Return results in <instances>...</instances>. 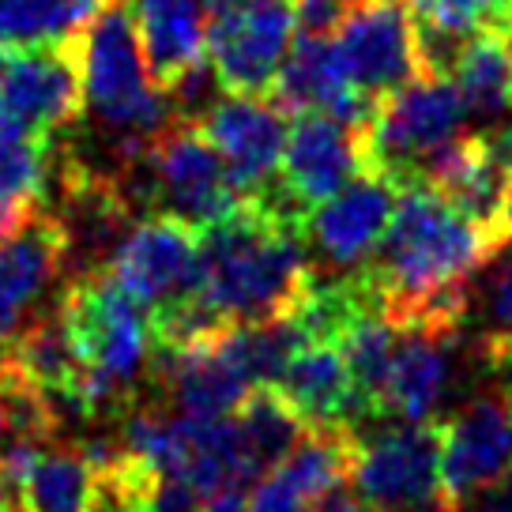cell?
<instances>
[{"label":"cell","instance_id":"6da1fadb","mask_svg":"<svg viewBox=\"0 0 512 512\" xmlns=\"http://www.w3.org/2000/svg\"><path fill=\"white\" fill-rule=\"evenodd\" d=\"M505 249L494 230L471 223L430 185L400 189L396 215L362 275L381 313L407 324H467L475 275Z\"/></svg>","mask_w":512,"mask_h":512},{"label":"cell","instance_id":"7a4b0ae2","mask_svg":"<svg viewBox=\"0 0 512 512\" xmlns=\"http://www.w3.org/2000/svg\"><path fill=\"white\" fill-rule=\"evenodd\" d=\"M302 226L279 219L256 200H241L223 223L200 230V298L230 324L290 317L309 287Z\"/></svg>","mask_w":512,"mask_h":512},{"label":"cell","instance_id":"3957f363","mask_svg":"<svg viewBox=\"0 0 512 512\" xmlns=\"http://www.w3.org/2000/svg\"><path fill=\"white\" fill-rule=\"evenodd\" d=\"M57 309L80 358V377L68 396L72 418H125L144 400L140 392L144 377L151 373L155 339L147 309L132 302L106 275V268L64 283Z\"/></svg>","mask_w":512,"mask_h":512},{"label":"cell","instance_id":"277c9868","mask_svg":"<svg viewBox=\"0 0 512 512\" xmlns=\"http://www.w3.org/2000/svg\"><path fill=\"white\" fill-rule=\"evenodd\" d=\"M117 181L136 215H170L192 230L223 223L241 204L226 162L189 121H174L155 136L144 155L117 174Z\"/></svg>","mask_w":512,"mask_h":512},{"label":"cell","instance_id":"5b68a950","mask_svg":"<svg viewBox=\"0 0 512 512\" xmlns=\"http://www.w3.org/2000/svg\"><path fill=\"white\" fill-rule=\"evenodd\" d=\"M467 136V106L445 76H415L373 106L366 125V170L392 185H418L430 162Z\"/></svg>","mask_w":512,"mask_h":512},{"label":"cell","instance_id":"8992f818","mask_svg":"<svg viewBox=\"0 0 512 512\" xmlns=\"http://www.w3.org/2000/svg\"><path fill=\"white\" fill-rule=\"evenodd\" d=\"M347 479L366 512H448L437 422H377L358 430Z\"/></svg>","mask_w":512,"mask_h":512},{"label":"cell","instance_id":"52a82bcc","mask_svg":"<svg viewBox=\"0 0 512 512\" xmlns=\"http://www.w3.org/2000/svg\"><path fill=\"white\" fill-rule=\"evenodd\" d=\"M106 275L147 313L185 302L200 290V230L170 215H147L117 241Z\"/></svg>","mask_w":512,"mask_h":512},{"label":"cell","instance_id":"ba28073f","mask_svg":"<svg viewBox=\"0 0 512 512\" xmlns=\"http://www.w3.org/2000/svg\"><path fill=\"white\" fill-rule=\"evenodd\" d=\"M396 200H400V185H392L388 177L373 174V170H362L351 185H343L336 196L317 204L302 230L313 272H362L396 215Z\"/></svg>","mask_w":512,"mask_h":512},{"label":"cell","instance_id":"9c48e42d","mask_svg":"<svg viewBox=\"0 0 512 512\" xmlns=\"http://www.w3.org/2000/svg\"><path fill=\"white\" fill-rule=\"evenodd\" d=\"M441 430V494L445 509L460 512L471 497L512 471V400L494 388L460 403Z\"/></svg>","mask_w":512,"mask_h":512},{"label":"cell","instance_id":"30bf717a","mask_svg":"<svg viewBox=\"0 0 512 512\" xmlns=\"http://www.w3.org/2000/svg\"><path fill=\"white\" fill-rule=\"evenodd\" d=\"M294 12L290 0H245L208 23V53L226 95H272L290 53Z\"/></svg>","mask_w":512,"mask_h":512},{"label":"cell","instance_id":"8fae6325","mask_svg":"<svg viewBox=\"0 0 512 512\" xmlns=\"http://www.w3.org/2000/svg\"><path fill=\"white\" fill-rule=\"evenodd\" d=\"M336 53L351 87L373 106L422 76L407 0H362L336 31Z\"/></svg>","mask_w":512,"mask_h":512},{"label":"cell","instance_id":"7c38bea8","mask_svg":"<svg viewBox=\"0 0 512 512\" xmlns=\"http://www.w3.org/2000/svg\"><path fill=\"white\" fill-rule=\"evenodd\" d=\"M0 106L38 140H53L61 128L76 125L87 102L72 42L0 49Z\"/></svg>","mask_w":512,"mask_h":512},{"label":"cell","instance_id":"4fadbf2b","mask_svg":"<svg viewBox=\"0 0 512 512\" xmlns=\"http://www.w3.org/2000/svg\"><path fill=\"white\" fill-rule=\"evenodd\" d=\"M471 354L464 324H407L396 328V351L384 381V422H437L456 369Z\"/></svg>","mask_w":512,"mask_h":512},{"label":"cell","instance_id":"5bb4252c","mask_svg":"<svg viewBox=\"0 0 512 512\" xmlns=\"http://www.w3.org/2000/svg\"><path fill=\"white\" fill-rule=\"evenodd\" d=\"M196 128L226 162V174L241 200H253L279 181L290 125L287 110L275 106L272 98L226 95L196 121Z\"/></svg>","mask_w":512,"mask_h":512},{"label":"cell","instance_id":"9a60e30c","mask_svg":"<svg viewBox=\"0 0 512 512\" xmlns=\"http://www.w3.org/2000/svg\"><path fill=\"white\" fill-rule=\"evenodd\" d=\"M366 170V128L328 113H298L287 132L279 185L309 215Z\"/></svg>","mask_w":512,"mask_h":512},{"label":"cell","instance_id":"2e32d148","mask_svg":"<svg viewBox=\"0 0 512 512\" xmlns=\"http://www.w3.org/2000/svg\"><path fill=\"white\" fill-rule=\"evenodd\" d=\"M68 264V230L46 211H34V219L16 238L0 245V354L12 347L23 324L42 313V302L57 287Z\"/></svg>","mask_w":512,"mask_h":512},{"label":"cell","instance_id":"e0dca14e","mask_svg":"<svg viewBox=\"0 0 512 512\" xmlns=\"http://www.w3.org/2000/svg\"><path fill=\"white\" fill-rule=\"evenodd\" d=\"M354 433L309 430L287 456L260 475L249 509L253 512H313L320 497L339 490L351 475Z\"/></svg>","mask_w":512,"mask_h":512},{"label":"cell","instance_id":"ac0fdd59","mask_svg":"<svg viewBox=\"0 0 512 512\" xmlns=\"http://www.w3.org/2000/svg\"><path fill=\"white\" fill-rule=\"evenodd\" d=\"M151 381L166 396V407L189 418H230L253 392L241 373L211 343L192 347H155Z\"/></svg>","mask_w":512,"mask_h":512},{"label":"cell","instance_id":"d6986e66","mask_svg":"<svg viewBox=\"0 0 512 512\" xmlns=\"http://www.w3.org/2000/svg\"><path fill=\"white\" fill-rule=\"evenodd\" d=\"M272 102L287 113H328L347 125L366 128L373 117V102L351 87L339 64L332 38H294L279 80L272 87Z\"/></svg>","mask_w":512,"mask_h":512},{"label":"cell","instance_id":"ffe728a7","mask_svg":"<svg viewBox=\"0 0 512 512\" xmlns=\"http://www.w3.org/2000/svg\"><path fill=\"white\" fill-rule=\"evenodd\" d=\"M422 185L437 189L460 215H467L471 223L486 226V230H494L497 238L509 245L505 208H509L512 196V177L490 159V151L482 147L475 132H467L464 140L445 147L430 162Z\"/></svg>","mask_w":512,"mask_h":512},{"label":"cell","instance_id":"44dd1931","mask_svg":"<svg viewBox=\"0 0 512 512\" xmlns=\"http://www.w3.org/2000/svg\"><path fill=\"white\" fill-rule=\"evenodd\" d=\"M272 388H279L309 430L354 433V384L339 343H302Z\"/></svg>","mask_w":512,"mask_h":512},{"label":"cell","instance_id":"7402d4cb","mask_svg":"<svg viewBox=\"0 0 512 512\" xmlns=\"http://www.w3.org/2000/svg\"><path fill=\"white\" fill-rule=\"evenodd\" d=\"M128 8L136 19L151 83L166 91L185 68L204 57L208 16L200 0H128Z\"/></svg>","mask_w":512,"mask_h":512},{"label":"cell","instance_id":"603a6c76","mask_svg":"<svg viewBox=\"0 0 512 512\" xmlns=\"http://www.w3.org/2000/svg\"><path fill=\"white\" fill-rule=\"evenodd\" d=\"M452 83L464 98L467 121H479V128L512 117V46L505 34L497 27L471 34L452 68Z\"/></svg>","mask_w":512,"mask_h":512},{"label":"cell","instance_id":"cb8c5ba5","mask_svg":"<svg viewBox=\"0 0 512 512\" xmlns=\"http://www.w3.org/2000/svg\"><path fill=\"white\" fill-rule=\"evenodd\" d=\"M27 512H102V479L80 445H42L27 475Z\"/></svg>","mask_w":512,"mask_h":512},{"label":"cell","instance_id":"d4e9b609","mask_svg":"<svg viewBox=\"0 0 512 512\" xmlns=\"http://www.w3.org/2000/svg\"><path fill=\"white\" fill-rule=\"evenodd\" d=\"M305 343L302 328L290 317L253 320V324H230L215 336V351L241 373L249 388H272L279 384L287 362Z\"/></svg>","mask_w":512,"mask_h":512},{"label":"cell","instance_id":"484cf974","mask_svg":"<svg viewBox=\"0 0 512 512\" xmlns=\"http://www.w3.org/2000/svg\"><path fill=\"white\" fill-rule=\"evenodd\" d=\"M106 0H0V49L64 46Z\"/></svg>","mask_w":512,"mask_h":512},{"label":"cell","instance_id":"4316f807","mask_svg":"<svg viewBox=\"0 0 512 512\" xmlns=\"http://www.w3.org/2000/svg\"><path fill=\"white\" fill-rule=\"evenodd\" d=\"M234 422H238L241 441L249 448V456H253L260 475H268L290 448L309 433L302 415L279 396V388H253L245 396V403L234 411Z\"/></svg>","mask_w":512,"mask_h":512},{"label":"cell","instance_id":"83f0119b","mask_svg":"<svg viewBox=\"0 0 512 512\" xmlns=\"http://www.w3.org/2000/svg\"><path fill=\"white\" fill-rule=\"evenodd\" d=\"M475 290H482V317L479 332H467L475 358L486 373L512 366V245L482 268V283L475 275Z\"/></svg>","mask_w":512,"mask_h":512},{"label":"cell","instance_id":"f1b7e54d","mask_svg":"<svg viewBox=\"0 0 512 512\" xmlns=\"http://www.w3.org/2000/svg\"><path fill=\"white\" fill-rule=\"evenodd\" d=\"M407 8H411V16L418 23L475 34L482 27H497V19L509 8V0H407Z\"/></svg>","mask_w":512,"mask_h":512},{"label":"cell","instance_id":"f546056e","mask_svg":"<svg viewBox=\"0 0 512 512\" xmlns=\"http://www.w3.org/2000/svg\"><path fill=\"white\" fill-rule=\"evenodd\" d=\"M362 0H290L294 27L302 38H332Z\"/></svg>","mask_w":512,"mask_h":512},{"label":"cell","instance_id":"4dcf8cb0","mask_svg":"<svg viewBox=\"0 0 512 512\" xmlns=\"http://www.w3.org/2000/svg\"><path fill=\"white\" fill-rule=\"evenodd\" d=\"M38 208H42L38 200H4V196H0V245L8 238H16L19 230L34 219Z\"/></svg>","mask_w":512,"mask_h":512},{"label":"cell","instance_id":"1f68e13d","mask_svg":"<svg viewBox=\"0 0 512 512\" xmlns=\"http://www.w3.org/2000/svg\"><path fill=\"white\" fill-rule=\"evenodd\" d=\"M460 512H512V471L505 479H497L494 486L479 490Z\"/></svg>","mask_w":512,"mask_h":512},{"label":"cell","instance_id":"d6a6232c","mask_svg":"<svg viewBox=\"0 0 512 512\" xmlns=\"http://www.w3.org/2000/svg\"><path fill=\"white\" fill-rule=\"evenodd\" d=\"M204 512H253V509H249V497H245L241 486H226V490H215L204 501Z\"/></svg>","mask_w":512,"mask_h":512},{"label":"cell","instance_id":"836d02e7","mask_svg":"<svg viewBox=\"0 0 512 512\" xmlns=\"http://www.w3.org/2000/svg\"><path fill=\"white\" fill-rule=\"evenodd\" d=\"M313 512H366V509H362V501L354 494H347V490H332V494L320 497L317 505H313Z\"/></svg>","mask_w":512,"mask_h":512},{"label":"cell","instance_id":"e575fe53","mask_svg":"<svg viewBox=\"0 0 512 512\" xmlns=\"http://www.w3.org/2000/svg\"><path fill=\"white\" fill-rule=\"evenodd\" d=\"M238 4H245V0H200V8H204V16H208V19L223 16V12L238 8Z\"/></svg>","mask_w":512,"mask_h":512},{"label":"cell","instance_id":"d590c367","mask_svg":"<svg viewBox=\"0 0 512 512\" xmlns=\"http://www.w3.org/2000/svg\"><path fill=\"white\" fill-rule=\"evenodd\" d=\"M497 31L505 34V42L512 46V0H509V8L501 12V19H497Z\"/></svg>","mask_w":512,"mask_h":512},{"label":"cell","instance_id":"8d00e7d4","mask_svg":"<svg viewBox=\"0 0 512 512\" xmlns=\"http://www.w3.org/2000/svg\"><path fill=\"white\" fill-rule=\"evenodd\" d=\"M494 377H501V392L512 400V366H505V369H497Z\"/></svg>","mask_w":512,"mask_h":512},{"label":"cell","instance_id":"74e56055","mask_svg":"<svg viewBox=\"0 0 512 512\" xmlns=\"http://www.w3.org/2000/svg\"><path fill=\"white\" fill-rule=\"evenodd\" d=\"M113 512H136V509H113Z\"/></svg>","mask_w":512,"mask_h":512}]
</instances>
